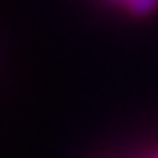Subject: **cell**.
I'll use <instances>...</instances> for the list:
<instances>
[{
	"label": "cell",
	"instance_id": "cell-2",
	"mask_svg": "<svg viewBox=\"0 0 158 158\" xmlns=\"http://www.w3.org/2000/svg\"><path fill=\"white\" fill-rule=\"evenodd\" d=\"M112 2H127V0H112Z\"/></svg>",
	"mask_w": 158,
	"mask_h": 158
},
{
	"label": "cell",
	"instance_id": "cell-1",
	"mask_svg": "<svg viewBox=\"0 0 158 158\" xmlns=\"http://www.w3.org/2000/svg\"><path fill=\"white\" fill-rule=\"evenodd\" d=\"M127 7L134 15H148L158 7V0H127Z\"/></svg>",
	"mask_w": 158,
	"mask_h": 158
},
{
	"label": "cell",
	"instance_id": "cell-3",
	"mask_svg": "<svg viewBox=\"0 0 158 158\" xmlns=\"http://www.w3.org/2000/svg\"><path fill=\"white\" fill-rule=\"evenodd\" d=\"M156 158H158V156H156Z\"/></svg>",
	"mask_w": 158,
	"mask_h": 158
}]
</instances>
